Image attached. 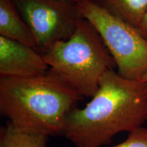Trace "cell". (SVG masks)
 <instances>
[{
  "label": "cell",
  "mask_w": 147,
  "mask_h": 147,
  "mask_svg": "<svg viewBox=\"0 0 147 147\" xmlns=\"http://www.w3.org/2000/svg\"><path fill=\"white\" fill-rule=\"evenodd\" d=\"M146 121L147 84L111 69L101 78L87 105L69 114L63 136L75 147H102L117 134L129 133Z\"/></svg>",
  "instance_id": "cell-1"
},
{
  "label": "cell",
  "mask_w": 147,
  "mask_h": 147,
  "mask_svg": "<svg viewBox=\"0 0 147 147\" xmlns=\"http://www.w3.org/2000/svg\"><path fill=\"white\" fill-rule=\"evenodd\" d=\"M82 98L51 69L28 78L0 76V113L28 134L63 136L69 114Z\"/></svg>",
  "instance_id": "cell-2"
},
{
  "label": "cell",
  "mask_w": 147,
  "mask_h": 147,
  "mask_svg": "<svg viewBox=\"0 0 147 147\" xmlns=\"http://www.w3.org/2000/svg\"><path fill=\"white\" fill-rule=\"evenodd\" d=\"M50 69L82 97H91L101 78L117 65L93 25L79 21L68 39L57 42L42 53Z\"/></svg>",
  "instance_id": "cell-3"
},
{
  "label": "cell",
  "mask_w": 147,
  "mask_h": 147,
  "mask_svg": "<svg viewBox=\"0 0 147 147\" xmlns=\"http://www.w3.org/2000/svg\"><path fill=\"white\" fill-rule=\"evenodd\" d=\"M82 17L96 29L123 78L141 80L147 72V41L138 29L114 15L99 1L77 3Z\"/></svg>",
  "instance_id": "cell-4"
},
{
  "label": "cell",
  "mask_w": 147,
  "mask_h": 147,
  "mask_svg": "<svg viewBox=\"0 0 147 147\" xmlns=\"http://www.w3.org/2000/svg\"><path fill=\"white\" fill-rule=\"evenodd\" d=\"M43 53L56 42L68 39L82 17L70 0H13Z\"/></svg>",
  "instance_id": "cell-5"
},
{
  "label": "cell",
  "mask_w": 147,
  "mask_h": 147,
  "mask_svg": "<svg viewBox=\"0 0 147 147\" xmlns=\"http://www.w3.org/2000/svg\"><path fill=\"white\" fill-rule=\"evenodd\" d=\"M49 69L38 50L0 36V76L28 78L41 76Z\"/></svg>",
  "instance_id": "cell-6"
},
{
  "label": "cell",
  "mask_w": 147,
  "mask_h": 147,
  "mask_svg": "<svg viewBox=\"0 0 147 147\" xmlns=\"http://www.w3.org/2000/svg\"><path fill=\"white\" fill-rule=\"evenodd\" d=\"M0 36L21 42L38 51L34 34L13 0H0Z\"/></svg>",
  "instance_id": "cell-7"
},
{
  "label": "cell",
  "mask_w": 147,
  "mask_h": 147,
  "mask_svg": "<svg viewBox=\"0 0 147 147\" xmlns=\"http://www.w3.org/2000/svg\"><path fill=\"white\" fill-rule=\"evenodd\" d=\"M109 12L136 28L147 12V0H100Z\"/></svg>",
  "instance_id": "cell-8"
},
{
  "label": "cell",
  "mask_w": 147,
  "mask_h": 147,
  "mask_svg": "<svg viewBox=\"0 0 147 147\" xmlns=\"http://www.w3.org/2000/svg\"><path fill=\"white\" fill-rule=\"evenodd\" d=\"M49 138L22 131L10 122L0 129V147H48Z\"/></svg>",
  "instance_id": "cell-9"
},
{
  "label": "cell",
  "mask_w": 147,
  "mask_h": 147,
  "mask_svg": "<svg viewBox=\"0 0 147 147\" xmlns=\"http://www.w3.org/2000/svg\"><path fill=\"white\" fill-rule=\"evenodd\" d=\"M111 147H147V129L141 127L129 132L125 140Z\"/></svg>",
  "instance_id": "cell-10"
},
{
  "label": "cell",
  "mask_w": 147,
  "mask_h": 147,
  "mask_svg": "<svg viewBox=\"0 0 147 147\" xmlns=\"http://www.w3.org/2000/svg\"><path fill=\"white\" fill-rule=\"evenodd\" d=\"M136 29L141 36L147 41V12L145 14Z\"/></svg>",
  "instance_id": "cell-11"
},
{
  "label": "cell",
  "mask_w": 147,
  "mask_h": 147,
  "mask_svg": "<svg viewBox=\"0 0 147 147\" xmlns=\"http://www.w3.org/2000/svg\"><path fill=\"white\" fill-rule=\"evenodd\" d=\"M70 1H73L74 2H80V1H100V0H70Z\"/></svg>",
  "instance_id": "cell-12"
},
{
  "label": "cell",
  "mask_w": 147,
  "mask_h": 147,
  "mask_svg": "<svg viewBox=\"0 0 147 147\" xmlns=\"http://www.w3.org/2000/svg\"><path fill=\"white\" fill-rule=\"evenodd\" d=\"M142 80V81H144L145 83H146V84H147V72L145 74H144V76L142 77V80Z\"/></svg>",
  "instance_id": "cell-13"
}]
</instances>
